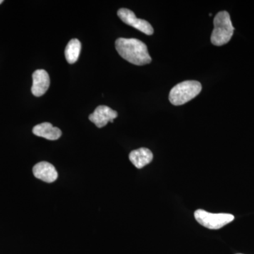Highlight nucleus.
Returning <instances> with one entry per match:
<instances>
[{"label":"nucleus","instance_id":"6","mask_svg":"<svg viewBox=\"0 0 254 254\" xmlns=\"http://www.w3.org/2000/svg\"><path fill=\"white\" fill-rule=\"evenodd\" d=\"M118 113L106 105H100L88 117L92 123L98 128H103L108 123H113L114 120L118 118Z\"/></svg>","mask_w":254,"mask_h":254},{"label":"nucleus","instance_id":"12","mask_svg":"<svg viewBox=\"0 0 254 254\" xmlns=\"http://www.w3.org/2000/svg\"><path fill=\"white\" fill-rule=\"evenodd\" d=\"M2 2H3L2 0H0V4H1V3H2Z\"/></svg>","mask_w":254,"mask_h":254},{"label":"nucleus","instance_id":"4","mask_svg":"<svg viewBox=\"0 0 254 254\" xmlns=\"http://www.w3.org/2000/svg\"><path fill=\"white\" fill-rule=\"evenodd\" d=\"M196 221L202 226L210 230H219L233 221L235 217L232 214L211 213L204 210H197L194 213Z\"/></svg>","mask_w":254,"mask_h":254},{"label":"nucleus","instance_id":"11","mask_svg":"<svg viewBox=\"0 0 254 254\" xmlns=\"http://www.w3.org/2000/svg\"><path fill=\"white\" fill-rule=\"evenodd\" d=\"M81 50V42L78 39H72L68 42L65 49V58L68 63L74 64L79 58Z\"/></svg>","mask_w":254,"mask_h":254},{"label":"nucleus","instance_id":"9","mask_svg":"<svg viewBox=\"0 0 254 254\" xmlns=\"http://www.w3.org/2000/svg\"><path fill=\"white\" fill-rule=\"evenodd\" d=\"M33 133L37 136L43 137L50 141L59 139L62 136V131L58 127L53 126L52 124L44 123L33 127Z\"/></svg>","mask_w":254,"mask_h":254},{"label":"nucleus","instance_id":"3","mask_svg":"<svg viewBox=\"0 0 254 254\" xmlns=\"http://www.w3.org/2000/svg\"><path fill=\"white\" fill-rule=\"evenodd\" d=\"M202 90L200 82L185 81L178 83L172 88L169 95V100L175 106L182 105L193 99Z\"/></svg>","mask_w":254,"mask_h":254},{"label":"nucleus","instance_id":"10","mask_svg":"<svg viewBox=\"0 0 254 254\" xmlns=\"http://www.w3.org/2000/svg\"><path fill=\"white\" fill-rule=\"evenodd\" d=\"M128 158L136 168L141 169L151 163L153 154L148 148H141L131 151Z\"/></svg>","mask_w":254,"mask_h":254},{"label":"nucleus","instance_id":"8","mask_svg":"<svg viewBox=\"0 0 254 254\" xmlns=\"http://www.w3.org/2000/svg\"><path fill=\"white\" fill-rule=\"evenodd\" d=\"M50 85L48 73L43 69H38L33 73V86L31 91L36 97H41L45 94Z\"/></svg>","mask_w":254,"mask_h":254},{"label":"nucleus","instance_id":"1","mask_svg":"<svg viewBox=\"0 0 254 254\" xmlns=\"http://www.w3.org/2000/svg\"><path fill=\"white\" fill-rule=\"evenodd\" d=\"M115 48L123 59L133 64L143 66L151 63L146 45L136 38H118Z\"/></svg>","mask_w":254,"mask_h":254},{"label":"nucleus","instance_id":"7","mask_svg":"<svg viewBox=\"0 0 254 254\" xmlns=\"http://www.w3.org/2000/svg\"><path fill=\"white\" fill-rule=\"evenodd\" d=\"M33 173L37 179L47 183H53L56 181L58 173L54 165L48 162H41L33 168Z\"/></svg>","mask_w":254,"mask_h":254},{"label":"nucleus","instance_id":"2","mask_svg":"<svg viewBox=\"0 0 254 254\" xmlns=\"http://www.w3.org/2000/svg\"><path fill=\"white\" fill-rule=\"evenodd\" d=\"M213 24L214 29L210 38L212 44L222 46L229 43L235 31L229 13L226 11L218 12L214 18Z\"/></svg>","mask_w":254,"mask_h":254},{"label":"nucleus","instance_id":"5","mask_svg":"<svg viewBox=\"0 0 254 254\" xmlns=\"http://www.w3.org/2000/svg\"><path fill=\"white\" fill-rule=\"evenodd\" d=\"M118 15L124 23L136 28L138 31L148 36H151L154 33V29L150 23L144 19H140L131 10L122 8L118 11Z\"/></svg>","mask_w":254,"mask_h":254}]
</instances>
